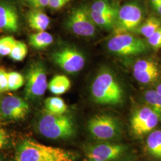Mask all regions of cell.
I'll use <instances>...</instances> for the list:
<instances>
[{"instance_id": "27", "label": "cell", "mask_w": 161, "mask_h": 161, "mask_svg": "<svg viewBox=\"0 0 161 161\" xmlns=\"http://www.w3.org/2000/svg\"><path fill=\"white\" fill-rule=\"evenodd\" d=\"M158 69L155 62L147 60H140L137 61L134 66V70L147 71Z\"/></svg>"}, {"instance_id": "11", "label": "cell", "mask_w": 161, "mask_h": 161, "mask_svg": "<svg viewBox=\"0 0 161 161\" xmlns=\"http://www.w3.org/2000/svg\"><path fill=\"white\" fill-rule=\"evenodd\" d=\"M29 111V107L22 98L16 96H7L0 103V113L6 119L19 120L25 118Z\"/></svg>"}, {"instance_id": "22", "label": "cell", "mask_w": 161, "mask_h": 161, "mask_svg": "<svg viewBox=\"0 0 161 161\" xmlns=\"http://www.w3.org/2000/svg\"><path fill=\"white\" fill-rule=\"evenodd\" d=\"M144 99L147 103L158 115L161 119V96L155 90H149L145 92Z\"/></svg>"}, {"instance_id": "8", "label": "cell", "mask_w": 161, "mask_h": 161, "mask_svg": "<svg viewBox=\"0 0 161 161\" xmlns=\"http://www.w3.org/2000/svg\"><path fill=\"white\" fill-rule=\"evenodd\" d=\"M55 64L64 71L70 74L80 71L85 66V58L78 50L66 47L54 52L52 55Z\"/></svg>"}, {"instance_id": "7", "label": "cell", "mask_w": 161, "mask_h": 161, "mask_svg": "<svg viewBox=\"0 0 161 161\" xmlns=\"http://www.w3.org/2000/svg\"><path fill=\"white\" fill-rule=\"evenodd\" d=\"M161 121V118L149 106H144L134 112L131 119L132 131L137 136L150 132Z\"/></svg>"}, {"instance_id": "26", "label": "cell", "mask_w": 161, "mask_h": 161, "mask_svg": "<svg viewBox=\"0 0 161 161\" xmlns=\"http://www.w3.org/2000/svg\"><path fill=\"white\" fill-rule=\"evenodd\" d=\"M12 36H6L0 39V55L3 56H9L16 42Z\"/></svg>"}, {"instance_id": "5", "label": "cell", "mask_w": 161, "mask_h": 161, "mask_svg": "<svg viewBox=\"0 0 161 161\" xmlns=\"http://www.w3.org/2000/svg\"><path fill=\"white\" fill-rule=\"evenodd\" d=\"M89 132L95 138L109 140L116 137L120 133V127L114 117L108 115L93 116L88 123Z\"/></svg>"}, {"instance_id": "34", "label": "cell", "mask_w": 161, "mask_h": 161, "mask_svg": "<svg viewBox=\"0 0 161 161\" xmlns=\"http://www.w3.org/2000/svg\"><path fill=\"white\" fill-rule=\"evenodd\" d=\"M151 3L152 4L153 6L156 8V7L158 5V3H159V0H150Z\"/></svg>"}, {"instance_id": "14", "label": "cell", "mask_w": 161, "mask_h": 161, "mask_svg": "<svg viewBox=\"0 0 161 161\" xmlns=\"http://www.w3.org/2000/svg\"><path fill=\"white\" fill-rule=\"evenodd\" d=\"M28 22L31 28L38 32L45 31L50 25V19L40 9H34L28 13Z\"/></svg>"}, {"instance_id": "28", "label": "cell", "mask_w": 161, "mask_h": 161, "mask_svg": "<svg viewBox=\"0 0 161 161\" xmlns=\"http://www.w3.org/2000/svg\"><path fill=\"white\" fill-rule=\"evenodd\" d=\"M148 43L155 49L161 48V26L150 36Z\"/></svg>"}, {"instance_id": "30", "label": "cell", "mask_w": 161, "mask_h": 161, "mask_svg": "<svg viewBox=\"0 0 161 161\" xmlns=\"http://www.w3.org/2000/svg\"><path fill=\"white\" fill-rule=\"evenodd\" d=\"M8 91V73L0 69V92Z\"/></svg>"}, {"instance_id": "15", "label": "cell", "mask_w": 161, "mask_h": 161, "mask_svg": "<svg viewBox=\"0 0 161 161\" xmlns=\"http://www.w3.org/2000/svg\"><path fill=\"white\" fill-rule=\"evenodd\" d=\"M70 81L67 76L56 75L48 84V88L52 93L58 96L67 92L70 89Z\"/></svg>"}, {"instance_id": "6", "label": "cell", "mask_w": 161, "mask_h": 161, "mask_svg": "<svg viewBox=\"0 0 161 161\" xmlns=\"http://www.w3.org/2000/svg\"><path fill=\"white\" fill-rule=\"evenodd\" d=\"M48 88L46 69L40 63L32 64L28 70L25 94L27 97L35 98L42 96Z\"/></svg>"}, {"instance_id": "1", "label": "cell", "mask_w": 161, "mask_h": 161, "mask_svg": "<svg viewBox=\"0 0 161 161\" xmlns=\"http://www.w3.org/2000/svg\"><path fill=\"white\" fill-rule=\"evenodd\" d=\"M14 161H73L64 149L25 140L17 147Z\"/></svg>"}, {"instance_id": "23", "label": "cell", "mask_w": 161, "mask_h": 161, "mask_svg": "<svg viewBox=\"0 0 161 161\" xmlns=\"http://www.w3.org/2000/svg\"><path fill=\"white\" fill-rule=\"evenodd\" d=\"M159 69L147 71L134 70V76L136 80L143 84H149L155 82L159 78Z\"/></svg>"}, {"instance_id": "17", "label": "cell", "mask_w": 161, "mask_h": 161, "mask_svg": "<svg viewBox=\"0 0 161 161\" xmlns=\"http://www.w3.org/2000/svg\"><path fill=\"white\" fill-rule=\"evenodd\" d=\"M147 148L151 155L161 159V130L151 132L147 139Z\"/></svg>"}, {"instance_id": "24", "label": "cell", "mask_w": 161, "mask_h": 161, "mask_svg": "<svg viewBox=\"0 0 161 161\" xmlns=\"http://www.w3.org/2000/svg\"><path fill=\"white\" fill-rule=\"evenodd\" d=\"M28 54L27 46L22 41H16L9 56L16 62L22 61Z\"/></svg>"}, {"instance_id": "10", "label": "cell", "mask_w": 161, "mask_h": 161, "mask_svg": "<svg viewBox=\"0 0 161 161\" xmlns=\"http://www.w3.org/2000/svg\"><path fill=\"white\" fill-rule=\"evenodd\" d=\"M116 34L137 28L143 19V12L138 4L129 3L122 6L117 13Z\"/></svg>"}, {"instance_id": "36", "label": "cell", "mask_w": 161, "mask_h": 161, "mask_svg": "<svg viewBox=\"0 0 161 161\" xmlns=\"http://www.w3.org/2000/svg\"><path fill=\"white\" fill-rule=\"evenodd\" d=\"M97 161V160H94V159H90V161Z\"/></svg>"}, {"instance_id": "12", "label": "cell", "mask_w": 161, "mask_h": 161, "mask_svg": "<svg viewBox=\"0 0 161 161\" xmlns=\"http://www.w3.org/2000/svg\"><path fill=\"white\" fill-rule=\"evenodd\" d=\"M125 150V147L124 145L106 143L90 146L86 150V155L92 159L110 161L121 157Z\"/></svg>"}, {"instance_id": "4", "label": "cell", "mask_w": 161, "mask_h": 161, "mask_svg": "<svg viewBox=\"0 0 161 161\" xmlns=\"http://www.w3.org/2000/svg\"><path fill=\"white\" fill-rule=\"evenodd\" d=\"M110 52L120 56H134L146 52L147 44L140 38L126 33H117L108 42Z\"/></svg>"}, {"instance_id": "31", "label": "cell", "mask_w": 161, "mask_h": 161, "mask_svg": "<svg viewBox=\"0 0 161 161\" xmlns=\"http://www.w3.org/2000/svg\"><path fill=\"white\" fill-rule=\"evenodd\" d=\"M34 9H40L47 7L49 0H25Z\"/></svg>"}, {"instance_id": "21", "label": "cell", "mask_w": 161, "mask_h": 161, "mask_svg": "<svg viewBox=\"0 0 161 161\" xmlns=\"http://www.w3.org/2000/svg\"><path fill=\"white\" fill-rule=\"evenodd\" d=\"M161 26V20L155 17H150L147 19L140 27L139 32L144 37L149 38Z\"/></svg>"}, {"instance_id": "16", "label": "cell", "mask_w": 161, "mask_h": 161, "mask_svg": "<svg viewBox=\"0 0 161 161\" xmlns=\"http://www.w3.org/2000/svg\"><path fill=\"white\" fill-rule=\"evenodd\" d=\"M53 42L52 35L46 31L38 32L29 36V44L37 50H43L50 46Z\"/></svg>"}, {"instance_id": "29", "label": "cell", "mask_w": 161, "mask_h": 161, "mask_svg": "<svg viewBox=\"0 0 161 161\" xmlns=\"http://www.w3.org/2000/svg\"><path fill=\"white\" fill-rule=\"evenodd\" d=\"M70 0H49L48 6L54 10H58L69 3Z\"/></svg>"}, {"instance_id": "2", "label": "cell", "mask_w": 161, "mask_h": 161, "mask_svg": "<svg viewBox=\"0 0 161 161\" xmlns=\"http://www.w3.org/2000/svg\"><path fill=\"white\" fill-rule=\"evenodd\" d=\"M92 96L97 103L115 105L122 102L123 90L113 73L108 69H103L92 82Z\"/></svg>"}, {"instance_id": "3", "label": "cell", "mask_w": 161, "mask_h": 161, "mask_svg": "<svg viewBox=\"0 0 161 161\" xmlns=\"http://www.w3.org/2000/svg\"><path fill=\"white\" fill-rule=\"evenodd\" d=\"M38 129L44 137L53 140L69 138L75 133L74 123L69 117L50 113L40 119Z\"/></svg>"}, {"instance_id": "25", "label": "cell", "mask_w": 161, "mask_h": 161, "mask_svg": "<svg viewBox=\"0 0 161 161\" xmlns=\"http://www.w3.org/2000/svg\"><path fill=\"white\" fill-rule=\"evenodd\" d=\"M25 79L23 75L17 72L8 73V90L15 91L23 86Z\"/></svg>"}, {"instance_id": "33", "label": "cell", "mask_w": 161, "mask_h": 161, "mask_svg": "<svg viewBox=\"0 0 161 161\" xmlns=\"http://www.w3.org/2000/svg\"><path fill=\"white\" fill-rule=\"evenodd\" d=\"M155 8L157 10L158 13L161 15V1H159V3H158L157 6Z\"/></svg>"}, {"instance_id": "13", "label": "cell", "mask_w": 161, "mask_h": 161, "mask_svg": "<svg viewBox=\"0 0 161 161\" xmlns=\"http://www.w3.org/2000/svg\"><path fill=\"white\" fill-rule=\"evenodd\" d=\"M19 27V17L15 6L7 2L0 3V29L17 32Z\"/></svg>"}, {"instance_id": "35", "label": "cell", "mask_w": 161, "mask_h": 161, "mask_svg": "<svg viewBox=\"0 0 161 161\" xmlns=\"http://www.w3.org/2000/svg\"><path fill=\"white\" fill-rule=\"evenodd\" d=\"M158 93L161 96V84H159L158 86H157V88H156V90Z\"/></svg>"}, {"instance_id": "18", "label": "cell", "mask_w": 161, "mask_h": 161, "mask_svg": "<svg viewBox=\"0 0 161 161\" xmlns=\"http://www.w3.org/2000/svg\"><path fill=\"white\" fill-rule=\"evenodd\" d=\"M45 108L48 113L54 115H64L68 106L64 100L58 97H48L45 100Z\"/></svg>"}, {"instance_id": "32", "label": "cell", "mask_w": 161, "mask_h": 161, "mask_svg": "<svg viewBox=\"0 0 161 161\" xmlns=\"http://www.w3.org/2000/svg\"><path fill=\"white\" fill-rule=\"evenodd\" d=\"M8 143V137L6 131L0 128V149L3 148Z\"/></svg>"}, {"instance_id": "19", "label": "cell", "mask_w": 161, "mask_h": 161, "mask_svg": "<svg viewBox=\"0 0 161 161\" xmlns=\"http://www.w3.org/2000/svg\"><path fill=\"white\" fill-rule=\"evenodd\" d=\"M90 11L114 17L117 16V12L115 8L106 0L95 1L91 6Z\"/></svg>"}, {"instance_id": "9", "label": "cell", "mask_w": 161, "mask_h": 161, "mask_svg": "<svg viewBox=\"0 0 161 161\" xmlns=\"http://www.w3.org/2000/svg\"><path fill=\"white\" fill-rule=\"evenodd\" d=\"M67 22L68 27L76 35L89 37L95 34L96 25L88 12L84 7H78L73 10Z\"/></svg>"}, {"instance_id": "20", "label": "cell", "mask_w": 161, "mask_h": 161, "mask_svg": "<svg viewBox=\"0 0 161 161\" xmlns=\"http://www.w3.org/2000/svg\"><path fill=\"white\" fill-rule=\"evenodd\" d=\"M88 13L96 25L107 29H109L114 26L116 17L91 11H89Z\"/></svg>"}, {"instance_id": "37", "label": "cell", "mask_w": 161, "mask_h": 161, "mask_svg": "<svg viewBox=\"0 0 161 161\" xmlns=\"http://www.w3.org/2000/svg\"><path fill=\"white\" fill-rule=\"evenodd\" d=\"M0 161H3V160H2V159H1V158H0Z\"/></svg>"}]
</instances>
